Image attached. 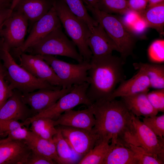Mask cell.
I'll use <instances>...</instances> for the list:
<instances>
[{
	"mask_svg": "<svg viewBox=\"0 0 164 164\" xmlns=\"http://www.w3.org/2000/svg\"><path fill=\"white\" fill-rule=\"evenodd\" d=\"M148 98L150 103L158 112L164 111V88L156 89L148 92Z\"/></svg>",
	"mask_w": 164,
	"mask_h": 164,
	"instance_id": "cell-35",
	"label": "cell"
},
{
	"mask_svg": "<svg viewBox=\"0 0 164 164\" xmlns=\"http://www.w3.org/2000/svg\"><path fill=\"white\" fill-rule=\"evenodd\" d=\"M148 92L120 97L128 110L135 116L144 117L156 116L158 111L155 109L149 101L147 96Z\"/></svg>",
	"mask_w": 164,
	"mask_h": 164,
	"instance_id": "cell-21",
	"label": "cell"
},
{
	"mask_svg": "<svg viewBox=\"0 0 164 164\" xmlns=\"http://www.w3.org/2000/svg\"><path fill=\"white\" fill-rule=\"evenodd\" d=\"M24 126L23 123L19 121L0 119V137L6 136L11 132Z\"/></svg>",
	"mask_w": 164,
	"mask_h": 164,
	"instance_id": "cell-36",
	"label": "cell"
},
{
	"mask_svg": "<svg viewBox=\"0 0 164 164\" xmlns=\"http://www.w3.org/2000/svg\"><path fill=\"white\" fill-rule=\"evenodd\" d=\"M60 21L53 6L48 12L33 24L29 34L23 45L19 49L13 50L18 57L29 48L40 41L55 29L61 27Z\"/></svg>",
	"mask_w": 164,
	"mask_h": 164,
	"instance_id": "cell-11",
	"label": "cell"
},
{
	"mask_svg": "<svg viewBox=\"0 0 164 164\" xmlns=\"http://www.w3.org/2000/svg\"><path fill=\"white\" fill-rule=\"evenodd\" d=\"M10 140H12V139H11L8 137H7L5 138L0 139V144L2 143H4V142H6L7 141H8Z\"/></svg>",
	"mask_w": 164,
	"mask_h": 164,
	"instance_id": "cell-45",
	"label": "cell"
},
{
	"mask_svg": "<svg viewBox=\"0 0 164 164\" xmlns=\"http://www.w3.org/2000/svg\"><path fill=\"white\" fill-rule=\"evenodd\" d=\"M55 164L56 163L52 159L31 150L26 164Z\"/></svg>",
	"mask_w": 164,
	"mask_h": 164,
	"instance_id": "cell-38",
	"label": "cell"
},
{
	"mask_svg": "<svg viewBox=\"0 0 164 164\" xmlns=\"http://www.w3.org/2000/svg\"><path fill=\"white\" fill-rule=\"evenodd\" d=\"M88 86L87 82L73 85L69 92L62 96L51 107L27 119L24 122L25 125L28 127L30 121L39 118H47L55 121L65 111L79 105L84 104L87 107L91 106L93 103L87 94Z\"/></svg>",
	"mask_w": 164,
	"mask_h": 164,
	"instance_id": "cell-8",
	"label": "cell"
},
{
	"mask_svg": "<svg viewBox=\"0 0 164 164\" xmlns=\"http://www.w3.org/2000/svg\"><path fill=\"white\" fill-rule=\"evenodd\" d=\"M29 130L25 126L17 128L10 132L8 135L11 139L24 140L27 138Z\"/></svg>",
	"mask_w": 164,
	"mask_h": 164,
	"instance_id": "cell-41",
	"label": "cell"
},
{
	"mask_svg": "<svg viewBox=\"0 0 164 164\" xmlns=\"http://www.w3.org/2000/svg\"><path fill=\"white\" fill-rule=\"evenodd\" d=\"M70 11L83 20L91 30L98 23L89 14L82 0H62Z\"/></svg>",
	"mask_w": 164,
	"mask_h": 164,
	"instance_id": "cell-29",
	"label": "cell"
},
{
	"mask_svg": "<svg viewBox=\"0 0 164 164\" xmlns=\"http://www.w3.org/2000/svg\"><path fill=\"white\" fill-rule=\"evenodd\" d=\"M129 9L142 14L148 5V0H127Z\"/></svg>",
	"mask_w": 164,
	"mask_h": 164,
	"instance_id": "cell-40",
	"label": "cell"
},
{
	"mask_svg": "<svg viewBox=\"0 0 164 164\" xmlns=\"http://www.w3.org/2000/svg\"><path fill=\"white\" fill-rule=\"evenodd\" d=\"M141 15L146 22L148 28L155 29L160 36H163L164 2L147 6Z\"/></svg>",
	"mask_w": 164,
	"mask_h": 164,
	"instance_id": "cell-25",
	"label": "cell"
},
{
	"mask_svg": "<svg viewBox=\"0 0 164 164\" xmlns=\"http://www.w3.org/2000/svg\"><path fill=\"white\" fill-rule=\"evenodd\" d=\"M13 0H0V4L7 3H12Z\"/></svg>",
	"mask_w": 164,
	"mask_h": 164,
	"instance_id": "cell-46",
	"label": "cell"
},
{
	"mask_svg": "<svg viewBox=\"0 0 164 164\" xmlns=\"http://www.w3.org/2000/svg\"><path fill=\"white\" fill-rule=\"evenodd\" d=\"M31 150L23 140H10L0 144V164H26Z\"/></svg>",
	"mask_w": 164,
	"mask_h": 164,
	"instance_id": "cell-18",
	"label": "cell"
},
{
	"mask_svg": "<svg viewBox=\"0 0 164 164\" xmlns=\"http://www.w3.org/2000/svg\"><path fill=\"white\" fill-rule=\"evenodd\" d=\"M11 2H10V3H3V4H0V8L2 7V6H3L4 5H5V4H8V3H10Z\"/></svg>",
	"mask_w": 164,
	"mask_h": 164,
	"instance_id": "cell-48",
	"label": "cell"
},
{
	"mask_svg": "<svg viewBox=\"0 0 164 164\" xmlns=\"http://www.w3.org/2000/svg\"><path fill=\"white\" fill-rule=\"evenodd\" d=\"M23 141L31 150L52 159L56 164H60L53 141L39 137L29 130L27 138Z\"/></svg>",
	"mask_w": 164,
	"mask_h": 164,
	"instance_id": "cell-22",
	"label": "cell"
},
{
	"mask_svg": "<svg viewBox=\"0 0 164 164\" xmlns=\"http://www.w3.org/2000/svg\"><path fill=\"white\" fill-rule=\"evenodd\" d=\"M57 126L56 128L57 132L53 137V141L60 164L75 163L78 159V155H80L77 153L70 147L63 136L60 129Z\"/></svg>",
	"mask_w": 164,
	"mask_h": 164,
	"instance_id": "cell-26",
	"label": "cell"
},
{
	"mask_svg": "<svg viewBox=\"0 0 164 164\" xmlns=\"http://www.w3.org/2000/svg\"><path fill=\"white\" fill-rule=\"evenodd\" d=\"M52 68L61 81L62 87L67 88L88 82L90 62L84 61L77 64L70 63L57 59L54 56L42 55Z\"/></svg>",
	"mask_w": 164,
	"mask_h": 164,
	"instance_id": "cell-9",
	"label": "cell"
},
{
	"mask_svg": "<svg viewBox=\"0 0 164 164\" xmlns=\"http://www.w3.org/2000/svg\"><path fill=\"white\" fill-rule=\"evenodd\" d=\"M0 58L5 70L6 79L13 90L16 89L22 93H27L40 89L56 90L62 88L37 79L17 64L2 38H0Z\"/></svg>",
	"mask_w": 164,
	"mask_h": 164,
	"instance_id": "cell-3",
	"label": "cell"
},
{
	"mask_svg": "<svg viewBox=\"0 0 164 164\" xmlns=\"http://www.w3.org/2000/svg\"><path fill=\"white\" fill-rule=\"evenodd\" d=\"M135 152L138 164H162L164 161L156 157L151 155L144 151L141 148L130 144L127 146Z\"/></svg>",
	"mask_w": 164,
	"mask_h": 164,
	"instance_id": "cell-34",
	"label": "cell"
},
{
	"mask_svg": "<svg viewBox=\"0 0 164 164\" xmlns=\"http://www.w3.org/2000/svg\"><path fill=\"white\" fill-rule=\"evenodd\" d=\"M82 0L86 4V6L87 9L88 8H93L98 9L97 5L98 0Z\"/></svg>",
	"mask_w": 164,
	"mask_h": 164,
	"instance_id": "cell-43",
	"label": "cell"
},
{
	"mask_svg": "<svg viewBox=\"0 0 164 164\" xmlns=\"http://www.w3.org/2000/svg\"><path fill=\"white\" fill-rule=\"evenodd\" d=\"M136 73L128 80H124L116 87L108 99L149 92L150 88L149 79L145 72L137 70Z\"/></svg>",
	"mask_w": 164,
	"mask_h": 164,
	"instance_id": "cell-19",
	"label": "cell"
},
{
	"mask_svg": "<svg viewBox=\"0 0 164 164\" xmlns=\"http://www.w3.org/2000/svg\"><path fill=\"white\" fill-rule=\"evenodd\" d=\"M148 5L147 6H150L155 5L164 2V0H148Z\"/></svg>",
	"mask_w": 164,
	"mask_h": 164,
	"instance_id": "cell-44",
	"label": "cell"
},
{
	"mask_svg": "<svg viewBox=\"0 0 164 164\" xmlns=\"http://www.w3.org/2000/svg\"><path fill=\"white\" fill-rule=\"evenodd\" d=\"M22 93L13 90L12 96L0 108V119L21 121L23 122L33 116L29 107L23 101Z\"/></svg>",
	"mask_w": 164,
	"mask_h": 164,
	"instance_id": "cell-15",
	"label": "cell"
},
{
	"mask_svg": "<svg viewBox=\"0 0 164 164\" xmlns=\"http://www.w3.org/2000/svg\"><path fill=\"white\" fill-rule=\"evenodd\" d=\"M28 22L23 14L13 10L5 21L0 38L9 51L19 49L23 45Z\"/></svg>",
	"mask_w": 164,
	"mask_h": 164,
	"instance_id": "cell-10",
	"label": "cell"
},
{
	"mask_svg": "<svg viewBox=\"0 0 164 164\" xmlns=\"http://www.w3.org/2000/svg\"><path fill=\"white\" fill-rule=\"evenodd\" d=\"M103 164H138L135 152L128 147L116 144L107 155Z\"/></svg>",
	"mask_w": 164,
	"mask_h": 164,
	"instance_id": "cell-24",
	"label": "cell"
},
{
	"mask_svg": "<svg viewBox=\"0 0 164 164\" xmlns=\"http://www.w3.org/2000/svg\"><path fill=\"white\" fill-rule=\"evenodd\" d=\"M16 0H13V1L12 4V6H11V8L12 9H13V8L15 6V4Z\"/></svg>",
	"mask_w": 164,
	"mask_h": 164,
	"instance_id": "cell-47",
	"label": "cell"
},
{
	"mask_svg": "<svg viewBox=\"0 0 164 164\" xmlns=\"http://www.w3.org/2000/svg\"><path fill=\"white\" fill-rule=\"evenodd\" d=\"M95 122V117L90 106L83 110L67 111L54 121V123L55 126H65L91 131Z\"/></svg>",
	"mask_w": 164,
	"mask_h": 164,
	"instance_id": "cell-17",
	"label": "cell"
},
{
	"mask_svg": "<svg viewBox=\"0 0 164 164\" xmlns=\"http://www.w3.org/2000/svg\"><path fill=\"white\" fill-rule=\"evenodd\" d=\"M121 18L122 22L129 30L135 22L141 16L138 12L129 9Z\"/></svg>",
	"mask_w": 164,
	"mask_h": 164,
	"instance_id": "cell-37",
	"label": "cell"
},
{
	"mask_svg": "<svg viewBox=\"0 0 164 164\" xmlns=\"http://www.w3.org/2000/svg\"><path fill=\"white\" fill-rule=\"evenodd\" d=\"M18 57L19 65L33 76L52 86L62 87L60 80L42 55L23 53Z\"/></svg>",
	"mask_w": 164,
	"mask_h": 164,
	"instance_id": "cell-13",
	"label": "cell"
},
{
	"mask_svg": "<svg viewBox=\"0 0 164 164\" xmlns=\"http://www.w3.org/2000/svg\"><path fill=\"white\" fill-rule=\"evenodd\" d=\"M62 134L70 147L77 154L83 157L100 139L92 131L71 127L58 125Z\"/></svg>",
	"mask_w": 164,
	"mask_h": 164,
	"instance_id": "cell-14",
	"label": "cell"
},
{
	"mask_svg": "<svg viewBox=\"0 0 164 164\" xmlns=\"http://www.w3.org/2000/svg\"><path fill=\"white\" fill-rule=\"evenodd\" d=\"M131 113L132 128L123 145L139 147L148 154L164 161V138L157 136L138 117Z\"/></svg>",
	"mask_w": 164,
	"mask_h": 164,
	"instance_id": "cell-7",
	"label": "cell"
},
{
	"mask_svg": "<svg viewBox=\"0 0 164 164\" xmlns=\"http://www.w3.org/2000/svg\"><path fill=\"white\" fill-rule=\"evenodd\" d=\"M87 9L115 43L120 57L125 62L127 58L133 54L136 43L135 36L125 27L121 18L116 15L105 12L98 9L89 8Z\"/></svg>",
	"mask_w": 164,
	"mask_h": 164,
	"instance_id": "cell-5",
	"label": "cell"
},
{
	"mask_svg": "<svg viewBox=\"0 0 164 164\" xmlns=\"http://www.w3.org/2000/svg\"><path fill=\"white\" fill-rule=\"evenodd\" d=\"M54 0H18L13 9L23 14L33 24L46 14L52 7Z\"/></svg>",
	"mask_w": 164,
	"mask_h": 164,
	"instance_id": "cell-20",
	"label": "cell"
},
{
	"mask_svg": "<svg viewBox=\"0 0 164 164\" xmlns=\"http://www.w3.org/2000/svg\"><path fill=\"white\" fill-rule=\"evenodd\" d=\"M87 44L92 53V57H97L110 54L118 48L102 26L98 23L91 30Z\"/></svg>",
	"mask_w": 164,
	"mask_h": 164,
	"instance_id": "cell-16",
	"label": "cell"
},
{
	"mask_svg": "<svg viewBox=\"0 0 164 164\" xmlns=\"http://www.w3.org/2000/svg\"><path fill=\"white\" fill-rule=\"evenodd\" d=\"M148 28L146 22L141 15L131 27L129 31L135 36H141L143 34Z\"/></svg>",
	"mask_w": 164,
	"mask_h": 164,
	"instance_id": "cell-39",
	"label": "cell"
},
{
	"mask_svg": "<svg viewBox=\"0 0 164 164\" xmlns=\"http://www.w3.org/2000/svg\"><path fill=\"white\" fill-rule=\"evenodd\" d=\"M18 0H16V2L15 4L16 3V2H17V1Z\"/></svg>",
	"mask_w": 164,
	"mask_h": 164,
	"instance_id": "cell-49",
	"label": "cell"
},
{
	"mask_svg": "<svg viewBox=\"0 0 164 164\" xmlns=\"http://www.w3.org/2000/svg\"><path fill=\"white\" fill-rule=\"evenodd\" d=\"M148 56L150 63L163 64L164 62V40L158 39L152 42L148 48Z\"/></svg>",
	"mask_w": 164,
	"mask_h": 164,
	"instance_id": "cell-31",
	"label": "cell"
},
{
	"mask_svg": "<svg viewBox=\"0 0 164 164\" xmlns=\"http://www.w3.org/2000/svg\"><path fill=\"white\" fill-rule=\"evenodd\" d=\"M54 120L47 118L34 119L29 123L30 131L42 138L53 141V137L57 132L54 125Z\"/></svg>",
	"mask_w": 164,
	"mask_h": 164,
	"instance_id": "cell-28",
	"label": "cell"
},
{
	"mask_svg": "<svg viewBox=\"0 0 164 164\" xmlns=\"http://www.w3.org/2000/svg\"><path fill=\"white\" fill-rule=\"evenodd\" d=\"M53 6L66 32L77 47L84 61L90 62L92 53L87 44L91 31L89 27L70 11L62 0H54Z\"/></svg>",
	"mask_w": 164,
	"mask_h": 164,
	"instance_id": "cell-4",
	"label": "cell"
},
{
	"mask_svg": "<svg viewBox=\"0 0 164 164\" xmlns=\"http://www.w3.org/2000/svg\"><path fill=\"white\" fill-rule=\"evenodd\" d=\"M95 117L92 131L100 139L110 141L111 144H122L131 131L132 113L121 100L102 99L91 106Z\"/></svg>",
	"mask_w": 164,
	"mask_h": 164,
	"instance_id": "cell-1",
	"label": "cell"
},
{
	"mask_svg": "<svg viewBox=\"0 0 164 164\" xmlns=\"http://www.w3.org/2000/svg\"><path fill=\"white\" fill-rule=\"evenodd\" d=\"M98 9L106 13L122 15L129 9L127 0H98Z\"/></svg>",
	"mask_w": 164,
	"mask_h": 164,
	"instance_id": "cell-30",
	"label": "cell"
},
{
	"mask_svg": "<svg viewBox=\"0 0 164 164\" xmlns=\"http://www.w3.org/2000/svg\"><path fill=\"white\" fill-rule=\"evenodd\" d=\"M12 4L11 3L5 4L0 8V38L4 24L12 11Z\"/></svg>",
	"mask_w": 164,
	"mask_h": 164,
	"instance_id": "cell-42",
	"label": "cell"
},
{
	"mask_svg": "<svg viewBox=\"0 0 164 164\" xmlns=\"http://www.w3.org/2000/svg\"><path fill=\"white\" fill-rule=\"evenodd\" d=\"M76 46L62 31L61 27L53 30L25 52L32 55H58L71 58L80 63L83 59Z\"/></svg>",
	"mask_w": 164,
	"mask_h": 164,
	"instance_id": "cell-6",
	"label": "cell"
},
{
	"mask_svg": "<svg viewBox=\"0 0 164 164\" xmlns=\"http://www.w3.org/2000/svg\"><path fill=\"white\" fill-rule=\"evenodd\" d=\"M88 71V97L92 103L108 99L118 84L125 80L123 66L125 62L120 57L110 54L92 57Z\"/></svg>",
	"mask_w": 164,
	"mask_h": 164,
	"instance_id": "cell-2",
	"label": "cell"
},
{
	"mask_svg": "<svg viewBox=\"0 0 164 164\" xmlns=\"http://www.w3.org/2000/svg\"><path fill=\"white\" fill-rule=\"evenodd\" d=\"M109 141L99 139L93 148L84 156L78 164H103L113 145Z\"/></svg>",
	"mask_w": 164,
	"mask_h": 164,
	"instance_id": "cell-27",
	"label": "cell"
},
{
	"mask_svg": "<svg viewBox=\"0 0 164 164\" xmlns=\"http://www.w3.org/2000/svg\"><path fill=\"white\" fill-rule=\"evenodd\" d=\"M73 87L56 90L40 89L31 92L22 93L21 98L29 107L34 116L53 106L62 96L69 92Z\"/></svg>",
	"mask_w": 164,
	"mask_h": 164,
	"instance_id": "cell-12",
	"label": "cell"
},
{
	"mask_svg": "<svg viewBox=\"0 0 164 164\" xmlns=\"http://www.w3.org/2000/svg\"><path fill=\"white\" fill-rule=\"evenodd\" d=\"M143 122L157 136L163 138L164 136V114L144 117Z\"/></svg>",
	"mask_w": 164,
	"mask_h": 164,
	"instance_id": "cell-33",
	"label": "cell"
},
{
	"mask_svg": "<svg viewBox=\"0 0 164 164\" xmlns=\"http://www.w3.org/2000/svg\"><path fill=\"white\" fill-rule=\"evenodd\" d=\"M134 68L143 70L149 81L150 88L156 89L164 88V65L151 63H135Z\"/></svg>",
	"mask_w": 164,
	"mask_h": 164,
	"instance_id": "cell-23",
	"label": "cell"
},
{
	"mask_svg": "<svg viewBox=\"0 0 164 164\" xmlns=\"http://www.w3.org/2000/svg\"><path fill=\"white\" fill-rule=\"evenodd\" d=\"M13 92V90L6 79L5 70L0 58V108L12 96Z\"/></svg>",
	"mask_w": 164,
	"mask_h": 164,
	"instance_id": "cell-32",
	"label": "cell"
}]
</instances>
